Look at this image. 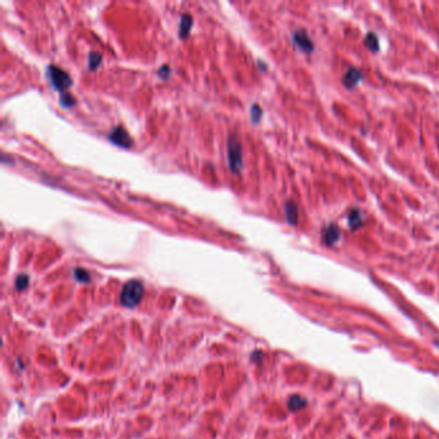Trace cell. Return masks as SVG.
I'll return each mask as SVG.
<instances>
[{
	"label": "cell",
	"instance_id": "1",
	"mask_svg": "<svg viewBox=\"0 0 439 439\" xmlns=\"http://www.w3.org/2000/svg\"><path fill=\"white\" fill-rule=\"evenodd\" d=\"M142 296H143L142 282L138 280H132L124 285L123 290H121L120 301L124 307L134 308L141 301Z\"/></svg>",
	"mask_w": 439,
	"mask_h": 439
},
{
	"label": "cell",
	"instance_id": "2",
	"mask_svg": "<svg viewBox=\"0 0 439 439\" xmlns=\"http://www.w3.org/2000/svg\"><path fill=\"white\" fill-rule=\"evenodd\" d=\"M227 157H228V164L232 172L238 174L242 169V151H241L240 141L236 136H231L228 138Z\"/></svg>",
	"mask_w": 439,
	"mask_h": 439
},
{
	"label": "cell",
	"instance_id": "3",
	"mask_svg": "<svg viewBox=\"0 0 439 439\" xmlns=\"http://www.w3.org/2000/svg\"><path fill=\"white\" fill-rule=\"evenodd\" d=\"M48 75L51 78L52 85L58 92H65L67 88H70L71 84H73V80H71L69 74L66 71H64V70L58 69L57 66H49Z\"/></svg>",
	"mask_w": 439,
	"mask_h": 439
},
{
	"label": "cell",
	"instance_id": "4",
	"mask_svg": "<svg viewBox=\"0 0 439 439\" xmlns=\"http://www.w3.org/2000/svg\"><path fill=\"white\" fill-rule=\"evenodd\" d=\"M110 139L114 142L115 145L120 146V147L129 148L133 145V139L130 138V136L128 134V132L124 129L123 127L115 128L114 130L110 134Z\"/></svg>",
	"mask_w": 439,
	"mask_h": 439
},
{
	"label": "cell",
	"instance_id": "5",
	"mask_svg": "<svg viewBox=\"0 0 439 439\" xmlns=\"http://www.w3.org/2000/svg\"><path fill=\"white\" fill-rule=\"evenodd\" d=\"M292 40L299 48L301 49L303 52L305 53H312L313 49H314V46H313L312 40H310L309 35L304 30H296L292 35Z\"/></svg>",
	"mask_w": 439,
	"mask_h": 439
},
{
	"label": "cell",
	"instance_id": "6",
	"mask_svg": "<svg viewBox=\"0 0 439 439\" xmlns=\"http://www.w3.org/2000/svg\"><path fill=\"white\" fill-rule=\"evenodd\" d=\"M362 79H363V75L361 74V71L354 69V67H352V69H349L345 73V75H344L343 84L344 87H346L348 89H352V88L357 87V85L362 82Z\"/></svg>",
	"mask_w": 439,
	"mask_h": 439
},
{
	"label": "cell",
	"instance_id": "7",
	"mask_svg": "<svg viewBox=\"0 0 439 439\" xmlns=\"http://www.w3.org/2000/svg\"><path fill=\"white\" fill-rule=\"evenodd\" d=\"M340 236H341V231H340V228L336 224H330L323 231V241H325L328 246H332V245L336 244L337 241H339Z\"/></svg>",
	"mask_w": 439,
	"mask_h": 439
},
{
	"label": "cell",
	"instance_id": "8",
	"mask_svg": "<svg viewBox=\"0 0 439 439\" xmlns=\"http://www.w3.org/2000/svg\"><path fill=\"white\" fill-rule=\"evenodd\" d=\"M283 209H285V217L286 219H287V222H289L291 226H296L299 219L298 206H296L292 201H287L285 204V208Z\"/></svg>",
	"mask_w": 439,
	"mask_h": 439
},
{
	"label": "cell",
	"instance_id": "9",
	"mask_svg": "<svg viewBox=\"0 0 439 439\" xmlns=\"http://www.w3.org/2000/svg\"><path fill=\"white\" fill-rule=\"evenodd\" d=\"M348 223L350 228H359L364 223V214L359 209H353L348 215Z\"/></svg>",
	"mask_w": 439,
	"mask_h": 439
},
{
	"label": "cell",
	"instance_id": "10",
	"mask_svg": "<svg viewBox=\"0 0 439 439\" xmlns=\"http://www.w3.org/2000/svg\"><path fill=\"white\" fill-rule=\"evenodd\" d=\"M192 28V17L190 15H183L181 20V26H179V35L181 38H187Z\"/></svg>",
	"mask_w": 439,
	"mask_h": 439
},
{
	"label": "cell",
	"instance_id": "11",
	"mask_svg": "<svg viewBox=\"0 0 439 439\" xmlns=\"http://www.w3.org/2000/svg\"><path fill=\"white\" fill-rule=\"evenodd\" d=\"M364 44L370 51L377 52L379 51V38L375 33H368L364 38Z\"/></svg>",
	"mask_w": 439,
	"mask_h": 439
},
{
	"label": "cell",
	"instance_id": "12",
	"mask_svg": "<svg viewBox=\"0 0 439 439\" xmlns=\"http://www.w3.org/2000/svg\"><path fill=\"white\" fill-rule=\"evenodd\" d=\"M305 404H307V400L304 399V398L299 397V395H292L289 399V402H287V406H289V408L291 411H298V409L304 408Z\"/></svg>",
	"mask_w": 439,
	"mask_h": 439
},
{
	"label": "cell",
	"instance_id": "13",
	"mask_svg": "<svg viewBox=\"0 0 439 439\" xmlns=\"http://www.w3.org/2000/svg\"><path fill=\"white\" fill-rule=\"evenodd\" d=\"M74 276H75V278L79 281V282H83V283L89 282V280H91L89 273H88L85 269H82V268H76L75 271H74Z\"/></svg>",
	"mask_w": 439,
	"mask_h": 439
},
{
	"label": "cell",
	"instance_id": "14",
	"mask_svg": "<svg viewBox=\"0 0 439 439\" xmlns=\"http://www.w3.org/2000/svg\"><path fill=\"white\" fill-rule=\"evenodd\" d=\"M101 61H102V56L100 53H97V52H92L89 55V69L96 70L97 67L100 66Z\"/></svg>",
	"mask_w": 439,
	"mask_h": 439
},
{
	"label": "cell",
	"instance_id": "15",
	"mask_svg": "<svg viewBox=\"0 0 439 439\" xmlns=\"http://www.w3.org/2000/svg\"><path fill=\"white\" fill-rule=\"evenodd\" d=\"M29 285V276L26 274H21V276L17 277V280H16V287L17 290H25L28 287Z\"/></svg>",
	"mask_w": 439,
	"mask_h": 439
},
{
	"label": "cell",
	"instance_id": "16",
	"mask_svg": "<svg viewBox=\"0 0 439 439\" xmlns=\"http://www.w3.org/2000/svg\"><path fill=\"white\" fill-rule=\"evenodd\" d=\"M75 98L73 96H70L67 93H62L61 96V105L64 106V107H71L73 105H75Z\"/></svg>",
	"mask_w": 439,
	"mask_h": 439
},
{
	"label": "cell",
	"instance_id": "17",
	"mask_svg": "<svg viewBox=\"0 0 439 439\" xmlns=\"http://www.w3.org/2000/svg\"><path fill=\"white\" fill-rule=\"evenodd\" d=\"M250 112H251V120H253L254 123H259V120H260L263 114L262 109H260L258 105H254L253 107H251V111Z\"/></svg>",
	"mask_w": 439,
	"mask_h": 439
},
{
	"label": "cell",
	"instance_id": "18",
	"mask_svg": "<svg viewBox=\"0 0 439 439\" xmlns=\"http://www.w3.org/2000/svg\"><path fill=\"white\" fill-rule=\"evenodd\" d=\"M169 75H170V69L168 66H163L159 70V76L161 79H168Z\"/></svg>",
	"mask_w": 439,
	"mask_h": 439
}]
</instances>
